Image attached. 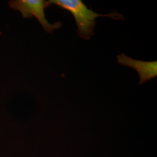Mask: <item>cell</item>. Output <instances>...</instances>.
<instances>
[{
  "label": "cell",
  "mask_w": 157,
  "mask_h": 157,
  "mask_svg": "<svg viewBox=\"0 0 157 157\" xmlns=\"http://www.w3.org/2000/svg\"><path fill=\"white\" fill-rule=\"evenodd\" d=\"M50 4H54L70 12L73 15L77 25V33L85 40H89L94 34L96 21L99 17H107L115 20L124 21V15L118 12L109 14H100L88 8L81 0H50Z\"/></svg>",
  "instance_id": "6da1fadb"
},
{
  "label": "cell",
  "mask_w": 157,
  "mask_h": 157,
  "mask_svg": "<svg viewBox=\"0 0 157 157\" xmlns=\"http://www.w3.org/2000/svg\"><path fill=\"white\" fill-rule=\"evenodd\" d=\"M9 6L12 8L21 12L24 17H36L45 32L48 33H52L54 30L61 27V22L51 24L45 18L44 9L50 6L48 1L15 0L10 1Z\"/></svg>",
  "instance_id": "7a4b0ae2"
},
{
  "label": "cell",
  "mask_w": 157,
  "mask_h": 157,
  "mask_svg": "<svg viewBox=\"0 0 157 157\" xmlns=\"http://www.w3.org/2000/svg\"><path fill=\"white\" fill-rule=\"evenodd\" d=\"M118 62L125 67L135 69L138 72L141 84L157 76V61H143L134 59L122 53L117 56Z\"/></svg>",
  "instance_id": "3957f363"
}]
</instances>
